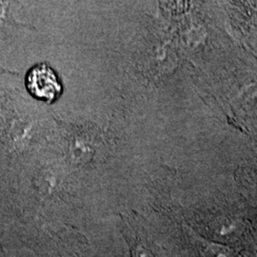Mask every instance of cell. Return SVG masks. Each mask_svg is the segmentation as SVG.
Returning a JSON list of instances; mask_svg holds the SVG:
<instances>
[{
  "instance_id": "1",
  "label": "cell",
  "mask_w": 257,
  "mask_h": 257,
  "mask_svg": "<svg viewBox=\"0 0 257 257\" xmlns=\"http://www.w3.org/2000/svg\"><path fill=\"white\" fill-rule=\"evenodd\" d=\"M26 85L34 97L47 103L57 100L62 93V86L57 75L46 64L37 65L29 72Z\"/></svg>"
},
{
  "instance_id": "2",
  "label": "cell",
  "mask_w": 257,
  "mask_h": 257,
  "mask_svg": "<svg viewBox=\"0 0 257 257\" xmlns=\"http://www.w3.org/2000/svg\"><path fill=\"white\" fill-rule=\"evenodd\" d=\"M134 257H153V255L146 248L139 247L135 250Z\"/></svg>"
}]
</instances>
